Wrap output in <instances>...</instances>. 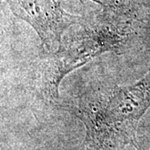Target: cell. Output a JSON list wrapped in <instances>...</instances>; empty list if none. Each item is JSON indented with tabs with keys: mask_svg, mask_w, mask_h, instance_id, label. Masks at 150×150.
Listing matches in <instances>:
<instances>
[{
	"mask_svg": "<svg viewBox=\"0 0 150 150\" xmlns=\"http://www.w3.org/2000/svg\"><path fill=\"white\" fill-rule=\"evenodd\" d=\"M13 13L29 23L48 51L61 48V38L73 25L83 20L66 12L60 0H6Z\"/></svg>",
	"mask_w": 150,
	"mask_h": 150,
	"instance_id": "cell-3",
	"label": "cell"
},
{
	"mask_svg": "<svg viewBox=\"0 0 150 150\" xmlns=\"http://www.w3.org/2000/svg\"><path fill=\"white\" fill-rule=\"evenodd\" d=\"M150 107V72L134 84L115 87L91 103L69 107L85 124L87 142L95 150L135 144L137 125Z\"/></svg>",
	"mask_w": 150,
	"mask_h": 150,
	"instance_id": "cell-1",
	"label": "cell"
},
{
	"mask_svg": "<svg viewBox=\"0 0 150 150\" xmlns=\"http://www.w3.org/2000/svg\"><path fill=\"white\" fill-rule=\"evenodd\" d=\"M130 26L131 18L127 14L105 8L96 22L84 28L66 48L61 47L43 61L40 81L45 96L52 100L59 98V83L65 75L103 52L118 48Z\"/></svg>",
	"mask_w": 150,
	"mask_h": 150,
	"instance_id": "cell-2",
	"label": "cell"
},
{
	"mask_svg": "<svg viewBox=\"0 0 150 150\" xmlns=\"http://www.w3.org/2000/svg\"><path fill=\"white\" fill-rule=\"evenodd\" d=\"M94 3H97L103 8H121L128 4L124 2V0H91Z\"/></svg>",
	"mask_w": 150,
	"mask_h": 150,
	"instance_id": "cell-4",
	"label": "cell"
}]
</instances>
